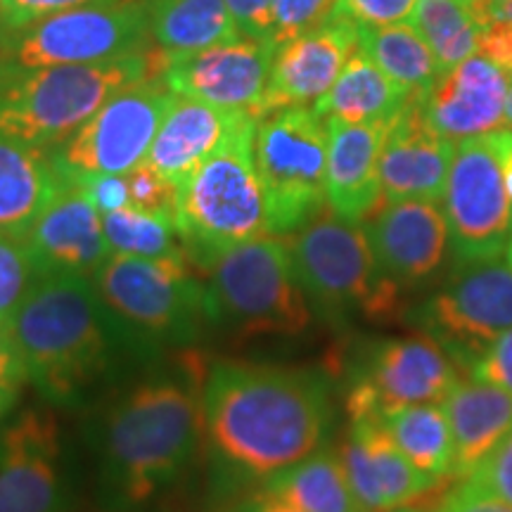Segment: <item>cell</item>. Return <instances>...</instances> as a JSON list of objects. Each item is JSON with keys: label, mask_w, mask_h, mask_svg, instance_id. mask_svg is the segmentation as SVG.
<instances>
[{"label": "cell", "mask_w": 512, "mask_h": 512, "mask_svg": "<svg viewBox=\"0 0 512 512\" xmlns=\"http://www.w3.org/2000/svg\"><path fill=\"white\" fill-rule=\"evenodd\" d=\"M505 126L512 128V76L508 83V98H505Z\"/></svg>", "instance_id": "obj_49"}, {"label": "cell", "mask_w": 512, "mask_h": 512, "mask_svg": "<svg viewBox=\"0 0 512 512\" xmlns=\"http://www.w3.org/2000/svg\"><path fill=\"white\" fill-rule=\"evenodd\" d=\"M380 415L389 437L418 470L439 479L456 477V446L441 403H415Z\"/></svg>", "instance_id": "obj_30"}, {"label": "cell", "mask_w": 512, "mask_h": 512, "mask_svg": "<svg viewBox=\"0 0 512 512\" xmlns=\"http://www.w3.org/2000/svg\"><path fill=\"white\" fill-rule=\"evenodd\" d=\"M207 368L188 356L183 375L133 387L107 418L102 503L112 512L145 508L181 477L204 437Z\"/></svg>", "instance_id": "obj_2"}, {"label": "cell", "mask_w": 512, "mask_h": 512, "mask_svg": "<svg viewBox=\"0 0 512 512\" xmlns=\"http://www.w3.org/2000/svg\"><path fill=\"white\" fill-rule=\"evenodd\" d=\"M245 117L247 112L221 110L178 95L152 140L145 162L178 190Z\"/></svg>", "instance_id": "obj_24"}, {"label": "cell", "mask_w": 512, "mask_h": 512, "mask_svg": "<svg viewBox=\"0 0 512 512\" xmlns=\"http://www.w3.org/2000/svg\"><path fill=\"white\" fill-rule=\"evenodd\" d=\"M510 76L482 55L467 57L439 74L422 95V112L434 131L463 143L505 126V98Z\"/></svg>", "instance_id": "obj_21"}, {"label": "cell", "mask_w": 512, "mask_h": 512, "mask_svg": "<svg viewBox=\"0 0 512 512\" xmlns=\"http://www.w3.org/2000/svg\"><path fill=\"white\" fill-rule=\"evenodd\" d=\"M155 50L143 0H107L0 29V60L19 67L95 64Z\"/></svg>", "instance_id": "obj_9"}, {"label": "cell", "mask_w": 512, "mask_h": 512, "mask_svg": "<svg viewBox=\"0 0 512 512\" xmlns=\"http://www.w3.org/2000/svg\"><path fill=\"white\" fill-rule=\"evenodd\" d=\"M351 491L363 512H394L444 494L451 479L418 470L389 437L380 413H349L347 437L337 448Z\"/></svg>", "instance_id": "obj_15"}, {"label": "cell", "mask_w": 512, "mask_h": 512, "mask_svg": "<svg viewBox=\"0 0 512 512\" xmlns=\"http://www.w3.org/2000/svg\"><path fill=\"white\" fill-rule=\"evenodd\" d=\"M102 233L110 254L145 256V259L185 254L174 216L126 207L102 216Z\"/></svg>", "instance_id": "obj_33"}, {"label": "cell", "mask_w": 512, "mask_h": 512, "mask_svg": "<svg viewBox=\"0 0 512 512\" xmlns=\"http://www.w3.org/2000/svg\"><path fill=\"white\" fill-rule=\"evenodd\" d=\"M358 48L413 98H422L439 76L432 50L411 22L358 27Z\"/></svg>", "instance_id": "obj_31"}, {"label": "cell", "mask_w": 512, "mask_h": 512, "mask_svg": "<svg viewBox=\"0 0 512 512\" xmlns=\"http://www.w3.org/2000/svg\"><path fill=\"white\" fill-rule=\"evenodd\" d=\"M107 0H0V29H19L57 12Z\"/></svg>", "instance_id": "obj_40"}, {"label": "cell", "mask_w": 512, "mask_h": 512, "mask_svg": "<svg viewBox=\"0 0 512 512\" xmlns=\"http://www.w3.org/2000/svg\"><path fill=\"white\" fill-rule=\"evenodd\" d=\"M131 207L150 214L176 216V185L143 162L126 174Z\"/></svg>", "instance_id": "obj_36"}, {"label": "cell", "mask_w": 512, "mask_h": 512, "mask_svg": "<svg viewBox=\"0 0 512 512\" xmlns=\"http://www.w3.org/2000/svg\"><path fill=\"white\" fill-rule=\"evenodd\" d=\"M22 240L41 275L69 273L93 280L110 256L102 214L72 176H64L60 190Z\"/></svg>", "instance_id": "obj_20"}, {"label": "cell", "mask_w": 512, "mask_h": 512, "mask_svg": "<svg viewBox=\"0 0 512 512\" xmlns=\"http://www.w3.org/2000/svg\"><path fill=\"white\" fill-rule=\"evenodd\" d=\"M53 415L24 411L0 430V512H67Z\"/></svg>", "instance_id": "obj_18"}, {"label": "cell", "mask_w": 512, "mask_h": 512, "mask_svg": "<svg viewBox=\"0 0 512 512\" xmlns=\"http://www.w3.org/2000/svg\"><path fill=\"white\" fill-rule=\"evenodd\" d=\"M285 240L313 311L337 323L354 316L373 323L399 318L403 294L377 268L363 223L323 209Z\"/></svg>", "instance_id": "obj_7"}, {"label": "cell", "mask_w": 512, "mask_h": 512, "mask_svg": "<svg viewBox=\"0 0 512 512\" xmlns=\"http://www.w3.org/2000/svg\"><path fill=\"white\" fill-rule=\"evenodd\" d=\"M411 24L432 50L444 74L479 53V19L470 0H418Z\"/></svg>", "instance_id": "obj_32"}, {"label": "cell", "mask_w": 512, "mask_h": 512, "mask_svg": "<svg viewBox=\"0 0 512 512\" xmlns=\"http://www.w3.org/2000/svg\"><path fill=\"white\" fill-rule=\"evenodd\" d=\"M256 491L302 512H363L337 448L320 446L311 456L264 479Z\"/></svg>", "instance_id": "obj_28"}, {"label": "cell", "mask_w": 512, "mask_h": 512, "mask_svg": "<svg viewBox=\"0 0 512 512\" xmlns=\"http://www.w3.org/2000/svg\"><path fill=\"white\" fill-rule=\"evenodd\" d=\"M19 387L17 382H0V420L8 415L19 399Z\"/></svg>", "instance_id": "obj_48"}, {"label": "cell", "mask_w": 512, "mask_h": 512, "mask_svg": "<svg viewBox=\"0 0 512 512\" xmlns=\"http://www.w3.org/2000/svg\"><path fill=\"white\" fill-rule=\"evenodd\" d=\"M164 62L157 48L95 64L19 67L0 60V131L53 152L114 93L162 74Z\"/></svg>", "instance_id": "obj_4"}, {"label": "cell", "mask_w": 512, "mask_h": 512, "mask_svg": "<svg viewBox=\"0 0 512 512\" xmlns=\"http://www.w3.org/2000/svg\"><path fill=\"white\" fill-rule=\"evenodd\" d=\"M76 181L81 183V188L86 190L88 200L95 204V209H98L102 216L131 207L126 174L124 176H79Z\"/></svg>", "instance_id": "obj_42"}, {"label": "cell", "mask_w": 512, "mask_h": 512, "mask_svg": "<svg viewBox=\"0 0 512 512\" xmlns=\"http://www.w3.org/2000/svg\"><path fill=\"white\" fill-rule=\"evenodd\" d=\"M463 479L512 505V432Z\"/></svg>", "instance_id": "obj_38"}, {"label": "cell", "mask_w": 512, "mask_h": 512, "mask_svg": "<svg viewBox=\"0 0 512 512\" xmlns=\"http://www.w3.org/2000/svg\"><path fill=\"white\" fill-rule=\"evenodd\" d=\"M93 285L114 316L150 337L188 342L207 323L204 283L190 271L185 254L157 259L110 254Z\"/></svg>", "instance_id": "obj_10"}, {"label": "cell", "mask_w": 512, "mask_h": 512, "mask_svg": "<svg viewBox=\"0 0 512 512\" xmlns=\"http://www.w3.org/2000/svg\"><path fill=\"white\" fill-rule=\"evenodd\" d=\"M415 325L467 373L484 349L512 328V268L505 256L456 264L415 313Z\"/></svg>", "instance_id": "obj_11"}, {"label": "cell", "mask_w": 512, "mask_h": 512, "mask_svg": "<svg viewBox=\"0 0 512 512\" xmlns=\"http://www.w3.org/2000/svg\"><path fill=\"white\" fill-rule=\"evenodd\" d=\"M328 124V171L325 195L328 209L339 219L366 223L382 207L380 155L392 124H349L325 119Z\"/></svg>", "instance_id": "obj_23"}, {"label": "cell", "mask_w": 512, "mask_h": 512, "mask_svg": "<svg viewBox=\"0 0 512 512\" xmlns=\"http://www.w3.org/2000/svg\"><path fill=\"white\" fill-rule=\"evenodd\" d=\"M62 181L50 152L0 131V233L24 238Z\"/></svg>", "instance_id": "obj_26"}, {"label": "cell", "mask_w": 512, "mask_h": 512, "mask_svg": "<svg viewBox=\"0 0 512 512\" xmlns=\"http://www.w3.org/2000/svg\"><path fill=\"white\" fill-rule=\"evenodd\" d=\"M0 382H27V368L10 325H0Z\"/></svg>", "instance_id": "obj_45"}, {"label": "cell", "mask_w": 512, "mask_h": 512, "mask_svg": "<svg viewBox=\"0 0 512 512\" xmlns=\"http://www.w3.org/2000/svg\"><path fill=\"white\" fill-rule=\"evenodd\" d=\"M254 133L256 119L247 114L176 190L178 238L200 271H209L230 249L268 235Z\"/></svg>", "instance_id": "obj_5"}, {"label": "cell", "mask_w": 512, "mask_h": 512, "mask_svg": "<svg viewBox=\"0 0 512 512\" xmlns=\"http://www.w3.org/2000/svg\"><path fill=\"white\" fill-rule=\"evenodd\" d=\"M394 512H432V510H425V508H418V505H408V508H399Z\"/></svg>", "instance_id": "obj_51"}, {"label": "cell", "mask_w": 512, "mask_h": 512, "mask_svg": "<svg viewBox=\"0 0 512 512\" xmlns=\"http://www.w3.org/2000/svg\"><path fill=\"white\" fill-rule=\"evenodd\" d=\"M491 145L498 157V166H501L505 192H508L512 204V128H498V131L489 133Z\"/></svg>", "instance_id": "obj_46"}, {"label": "cell", "mask_w": 512, "mask_h": 512, "mask_svg": "<svg viewBox=\"0 0 512 512\" xmlns=\"http://www.w3.org/2000/svg\"><path fill=\"white\" fill-rule=\"evenodd\" d=\"M337 0H275L271 43L280 48L335 15Z\"/></svg>", "instance_id": "obj_35"}, {"label": "cell", "mask_w": 512, "mask_h": 512, "mask_svg": "<svg viewBox=\"0 0 512 512\" xmlns=\"http://www.w3.org/2000/svg\"><path fill=\"white\" fill-rule=\"evenodd\" d=\"M441 202L456 264L505 254L512 233V204L489 136L456 143Z\"/></svg>", "instance_id": "obj_13"}, {"label": "cell", "mask_w": 512, "mask_h": 512, "mask_svg": "<svg viewBox=\"0 0 512 512\" xmlns=\"http://www.w3.org/2000/svg\"><path fill=\"white\" fill-rule=\"evenodd\" d=\"M10 330L27 380L50 401L74 403L112 366L107 306L83 275H43Z\"/></svg>", "instance_id": "obj_3"}, {"label": "cell", "mask_w": 512, "mask_h": 512, "mask_svg": "<svg viewBox=\"0 0 512 512\" xmlns=\"http://www.w3.org/2000/svg\"><path fill=\"white\" fill-rule=\"evenodd\" d=\"M275 50L271 41L240 34L197 53L166 57L159 76L181 98L254 117L264 98Z\"/></svg>", "instance_id": "obj_16"}, {"label": "cell", "mask_w": 512, "mask_h": 512, "mask_svg": "<svg viewBox=\"0 0 512 512\" xmlns=\"http://www.w3.org/2000/svg\"><path fill=\"white\" fill-rule=\"evenodd\" d=\"M418 0H337L335 15L356 27H387L413 17Z\"/></svg>", "instance_id": "obj_37"}, {"label": "cell", "mask_w": 512, "mask_h": 512, "mask_svg": "<svg viewBox=\"0 0 512 512\" xmlns=\"http://www.w3.org/2000/svg\"><path fill=\"white\" fill-rule=\"evenodd\" d=\"M254 159L268 235L287 238L328 209V124L313 107H285L256 121Z\"/></svg>", "instance_id": "obj_8"}, {"label": "cell", "mask_w": 512, "mask_h": 512, "mask_svg": "<svg viewBox=\"0 0 512 512\" xmlns=\"http://www.w3.org/2000/svg\"><path fill=\"white\" fill-rule=\"evenodd\" d=\"M456 446V477H467L512 432V394L460 373L441 401Z\"/></svg>", "instance_id": "obj_25"}, {"label": "cell", "mask_w": 512, "mask_h": 512, "mask_svg": "<svg viewBox=\"0 0 512 512\" xmlns=\"http://www.w3.org/2000/svg\"><path fill=\"white\" fill-rule=\"evenodd\" d=\"M155 48L164 57L190 55L240 36L223 0H143Z\"/></svg>", "instance_id": "obj_29"}, {"label": "cell", "mask_w": 512, "mask_h": 512, "mask_svg": "<svg viewBox=\"0 0 512 512\" xmlns=\"http://www.w3.org/2000/svg\"><path fill=\"white\" fill-rule=\"evenodd\" d=\"M465 375L501 387L512 394V328L498 335Z\"/></svg>", "instance_id": "obj_39"}, {"label": "cell", "mask_w": 512, "mask_h": 512, "mask_svg": "<svg viewBox=\"0 0 512 512\" xmlns=\"http://www.w3.org/2000/svg\"><path fill=\"white\" fill-rule=\"evenodd\" d=\"M204 273L207 323L238 337H294L311 328L313 309L280 235L238 245Z\"/></svg>", "instance_id": "obj_6"}, {"label": "cell", "mask_w": 512, "mask_h": 512, "mask_svg": "<svg viewBox=\"0 0 512 512\" xmlns=\"http://www.w3.org/2000/svg\"><path fill=\"white\" fill-rule=\"evenodd\" d=\"M356 48L358 27L339 15L283 43L275 50L264 98L254 114L256 121L285 107L316 105Z\"/></svg>", "instance_id": "obj_19"}, {"label": "cell", "mask_w": 512, "mask_h": 512, "mask_svg": "<svg viewBox=\"0 0 512 512\" xmlns=\"http://www.w3.org/2000/svg\"><path fill=\"white\" fill-rule=\"evenodd\" d=\"M491 60L503 72L512 74V22L505 19H491L482 24V34H479V53Z\"/></svg>", "instance_id": "obj_44"}, {"label": "cell", "mask_w": 512, "mask_h": 512, "mask_svg": "<svg viewBox=\"0 0 512 512\" xmlns=\"http://www.w3.org/2000/svg\"><path fill=\"white\" fill-rule=\"evenodd\" d=\"M178 95L162 76L114 93L72 138L50 155L64 176H124L145 162L159 126Z\"/></svg>", "instance_id": "obj_12"}, {"label": "cell", "mask_w": 512, "mask_h": 512, "mask_svg": "<svg viewBox=\"0 0 512 512\" xmlns=\"http://www.w3.org/2000/svg\"><path fill=\"white\" fill-rule=\"evenodd\" d=\"M437 512H512V505L460 479V484L441 494Z\"/></svg>", "instance_id": "obj_41"}, {"label": "cell", "mask_w": 512, "mask_h": 512, "mask_svg": "<svg viewBox=\"0 0 512 512\" xmlns=\"http://www.w3.org/2000/svg\"><path fill=\"white\" fill-rule=\"evenodd\" d=\"M456 143L434 131L422 112V98L389 126L380 155V185L384 202L434 200L441 202Z\"/></svg>", "instance_id": "obj_22"}, {"label": "cell", "mask_w": 512, "mask_h": 512, "mask_svg": "<svg viewBox=\"0 0 512 512\" xmlns=\"http://www.w3.org/2000/svg\"><path fill=\"white\" fill-rule=\"evenodd\" d=\"M363 228L377 268L401 294L432 283L451 256L444 207L434 200L384 202Z\"/></svg>", "instance_id": "obj_17"}, {"label": "cell", "mask_w": 512, "mask_h": 512, "mask_svg": "<svg viewBox=\"0 0 512 512\" xmlns=\"http://www.w3.org/2000/svg\"><path fill=\"white\" fill-rule=\"evenodd\" d=\"M458 377L460 370L451 356L425 332L380 339L351 382L347 415L441 403Z\"/></svg>", "instance_id": "obj_14"}, {"label": "cell", "mask_w": 512, "mask_h": 512, "mask_svg": "<svg viewBox=\"0 0 512 512\" xmlns=\"http://www.w3.org/2000/svg\"><path fill=\"white\" fill-rule=\"evenodd\" d=\"M505 261H508L510 268H512V233H510V240H508V247H505Z\"/></svg>", "instance_id": "obj_50"}, {"label": "cell", "mask_w": 512, "mask_h": 512, "mask_svg": "<svg viewBox=\"0 0 512 512\" xmlns=\"http://www.w3.org/2000/svg\"><path fill=\"white\" fill-rule=\"evenodd\" d=\"M221 512H302V510L292 508V505L278 501V498L261 494V491H254L252 496L242 498V501L233 503L230 508Z\"/></svg>", "instance_id": "obj_47"}, {"label": "cell", "mask_w": 512, "mask_h": 512, "mask_svg": "<svg viewBox=\"0 0 512 512\" xmlns=\"http://www.w3.org/2000/svg\"><path fill=\"white\" fill-rule=\"evenodd\" d=\"M240 34L271 41L275 0H223Z\"/></svg>", "instance_id": "obj_43"}, {"label": "cell", "mask_w": 512, "mask_h": 512, "mask_svg": "<svg viewBox=\"0 0 512 512\" xmlns=\"http://www.w3.org/2000/svg\"><path fill=\"white\" fill-rule=\"evenodd\" d=\"M202 420L219 460L264 482L323 446L330 384L316 370L216 361L204 373Z\"/></svg>", "instance_id": "obj_1"}, {"label": "cell", "mask_w": 512, "mask_h": 512, "mask_svg": "<svg viewBox=\"0 0 512 512\" xmlns=\"http://www.w3.org/2000/svg\"><path fill=\"white\" fill-rule=\"evenodd\" d=\"M43 275L31 259L27 242L0 233V325H10L19 306L29 297Z\"/></svg>", "instance_id": "obj_34"}, {"label": "cell", "mask_w": 512, "mask_h": 512, "mask_svg": "<svg viewBox=\"0 0 512 512\" xmlns=\"http://www.w3.org/2000/svg\"><path fill=\"white\" fill-rule=\"evenodd\" d=\"M486 3H496V0H486Z\"/></svg>", "instance_id": "obj_52"}, {"label": "cell", "mask_w": 512, "mask_h": 512, "mask_svg": "<svg viewBox=\"0 0 512 512\" xmlns=\"http://www.w3.org/2000/svg\"><path fill=\"white\" fill-rule=\"evenodd\" d=\"M411 100H415L411 93L396 86L361 48H356L313 110L323 119L349 124H392Z\"/></svg>", "instance_id": "obj_27"}]
</instances>
